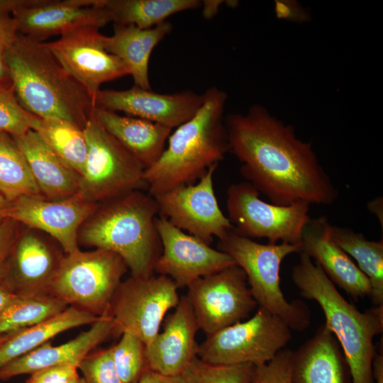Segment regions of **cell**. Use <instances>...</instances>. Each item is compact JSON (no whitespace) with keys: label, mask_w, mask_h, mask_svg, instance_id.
Masks as SVG:
<instances>
[{"label":"cell","mask_w":383,"mask_h":383,"mask_svg":"<svg viewBox=\"0 0 383 383\" xmlns=\"http://www.w3.org/2000/svg\"><path fill=\"white\" fill-rule=\"evenodd\" d=\"M158 214L157 202L148 192H128L99 204L81 226L78 243L116 253L132 277L150 276L162 252Z\"/></svg>","instance_id":"obj_4"},{"label":"cell","mask_w":383,"mask_h":383,"mask_svg":"<svg viewBox=\"0 0 383 383\" xmlns=\"http://www.w3.org/2000/svg\"><path fill=\"white\" fill-rule=\"evenodd\" d=\"M79 383H87V382L83 378H79Z\"/></svg>","instance_id":"obj_52"},{"label":"cell","mask_w":383,"mask_h":383,"mask_svg":"<svg viewBox=\"0 0 383 383\" xmlns=\"http://www.w3.org/2000/svg\"><path fill=\"white\" fill-rule=\"evenodd\" d=\"M292 270L294 284L305 298L316 301L325 315V326L336 338L348 363L352 383H374L373 340L383 331V305L365 312L348 302L322 269L300 252Z\"/></svg>","instance_id":"obj_5"},{"label":"cell","mask_w":383,"mask_h":383,"mask_svg":"<svg viewBox=\"0 0 383 383\" xmlns=\"http://www.w3.org/2000/svg\"><path fill=\"white\" fill-rule=\"evenodd\" d=\"M292 383H352L343 350L324 324L294 351Z\"/></svg>","instance_id":"obj_23"},{"label":"cell","mask_w":383,"mask_h":383,"mask_svg":"<svg viewBox=\"0 0 383 383\" xmlns=\"http://www.w3.org/2000/svg\"><path fill=\"white\" fill-rule=\"evenodd\" d=\"M303 10L295 3L291 1H278L276 3L277 16L289 20H306V14H301Z\"/></svg>","instance_id":"obj_42"},{"label":"cell","mask_w":383,"mask_h":383,"mask_svg":"<svg viewBox=\"0 0 383 383\" xmlns=\"http://www.w3.org/2000/svg\"><path fill=\"white\" fill-rule=\"evenodd\" d=\"M12 137L27 162L42 197L58 200L78 193L80 176L52 151L36 131L30 129Z\"/></svg>","instance_id":"obj_24"},{"label":"cell","mask_w":383,"mask_h":383,"mask_svg":"<svg viewBox=\"0 0 383 383\" xmlns=\"http://www.w3.org/2000/svg\"><path fill=\"white\" fill-rule=\"evenodd\" d=\"M111 350L121 382L134 383L147 367L145 344L134 333L125 331Z\"/></svg>","instance_id":"obj_34"},{"label":"cell","mask_w":383,"mask_h":383,"mask_svg":"<svg viewBox=\"0 0 383 383\" xmlns=\"http://www.w3.org/2000/svg\"><path fill=\"white\" fill-rule=\"evenodd\" d=\"M79 377L74 366H57L40 370L31 374L26 383H70Z\"/></svg>","instance_id":"obj_39"},{"label":"cell","mask_w":383,"mask_h":383,"mask_svg":"<svg viewBox=\"0 0 383 383\" xmlns=\"http://www.w3.org/2000/svg\"><path fill=\"white\" fill-rule=\"evenodd\" d=\"M93 117L145 170L159 159L172 132V128L162 125L131 116H121L99 106H96Z\"/></svg>","instance_id":"obj_25"},{"label":"cell","mask_w":383,"mask_h":383,"mask_svg":"<svg viewBox=\"0 0 383 383\" xmlns=\"http://www.w3.org/2000/svg\"><path fill=\"white\" fill-rule=\"evenodd\" d=\"M179 300L178 287L170 277L131 276L121 282L111 304L113 334L130 331L146 345L159 333L166 313Z\"/></svg>","instance_id":"obj_11"},{"label":"cell","mask_w":383,"mask_h":383,"mask_svg":"<svg viewBox=\"0 0 383 383\" xmlns=\"http://www.w3.org/2000/svg\"><path fill=\"white\" fill-rule=\"evenodd\" d=\"M331 234L335 243L356 261L358 268L369 279L373 304L383 305V240H370L350 228L333 225Z\"/></svg>","instance_id":"obj_29"},{"label":"cell","mask_w":383,"mask_h":383,"mask_svg":"<svg viewBox=\"0 0 383 383\" xmlns=\"http://www.w3.org/2000/svg\"><path fill=\"white\" fill-rule=\"evenodd\" d=\"M65 252L50 235L22 225L4 277L16 294L50 293Z\"/></svg>","instance_id":"obj_17"},{"label":"cell","mask_w":383,"mask_h":383,"mask_svg":"<svg viewBox=\"0 0 383 383\" xmlns=\"http://www.w3.org/2000/svg\"><path fill=\"white\" fill-rule=\"evenodd\" d=\"M106 38L99 29L84 27L68 31L56 40L44 43L94 100L101 84L129 74L125 63L106 50Z\"/></svg>","instance_id":"obj_14"},{"label":"cell","mask_w":383,"mask_h":383,"mask_svg":"<svg viewBox=\"0 0 383 383\" xmlns=\"http://www.w3.org/2000/svg\"><path fill=\"white\" fill-rule=\"evenodd\" d=\"M0 192L9 201L40 196L27 162L13 137L0 132Z\"/></svg>","instance_id":"obj_32"},{"label":"cell","mask_w":383,"mask_h":383,"mask_svg":"<svg viewBox=\"0 0 383 383\" xmlns=\"http://www.w3.org/2000/svg\"><path fill=\"white\" fill-rule=\"evenodd\" d=\"M43 0H0V14H11L17 10L37 5Z\"/></svg>","instance_id":"obj_43"},{"label":"cell","mask_w":383,"mask_h":383,"mask_svg":"<svg viewBox=\"0 0 383 383\" xmlns=\"http://www.w3.org/2000/svg\"><path fill=\"white\" fill-rule=\"evenodd\" d=\"M255 365H215L196 357L182 374L184 383H251Z\"/></svg>","instance_id":"obj_33"},{"label":"cell","mask_w":383,"mask_h":383,"mask_svg":"<svg viewBox=\"0 0 383 383\" xmlns=\"http://www.w3.org/2000/svg\"><path fill=\"white\" fill-rule=\"evenodd\" d=\"M204 94L191 90L160 94L137 86L118 91L100 90L95 96L96 106L127 114L170 128H177L191 119L204 102Z\"/></svg>","instance_id":"obj_18"},{"label":"cell","mask_w":383,"mask_h":383,"mask_svg":"<svg viewBox=\"0 0 383 383\" xmlns=\"http://www.w3.org/2000/svg\"><path fill=\"white\" fill-rule=\"evenodd\" d=\"M52 151L79 176L85 165L87 144L84 129L59 118H38L33 129Z\"/></svg>","instance_id":"obj_30"},{"label":"cell","mask_w":383,"mask_h":383,"mask_svg":"<svg viewBox=\"0 0 383 383\" xmlns=\"http://www.w3.org/2000/svg\"><path fill=\"white\" fill-rule=\"evenodd\" d=\"M22 225L6 218L0 223V278L4 277L6 265Z\"/></svg>","instance_id":"obj_38"},{"label":"cell","mask_w":383,"mask_h":383,"mask_svg":"<svg viewBox=\"0 0 383 383\" xmlns=\"http://www.w3.org/2000/svg\"><path fill=\"white\" fill-rule=\"evenodd\" d=\"M229 151L240 162L246 182L270 203L330 205L339 192L324 170L311 143L261 105L224 118Z\"/></svg>","instance_id":"obj_1"},{"label":"cell","mask_w":383,"mask_h":383,"mask_svg":"<svg viewBox=\"0 0 383 383\" xmlns=\"http://www.w3.org/2000/svg\"><path fill=\"white\" fill-rule=\"evenodd\" d=\"M16 294L6 279L4 277L0 278V316Z\"/></svg>","instance_id":"obj_44"},{"label":"cell","mask_w":383,"mask_h":383,"mask_svg":"<svg viewBox=\"0 0 383 383\" xmlns=\"http://www.w3.org/2000/svg\"><path fill=\"white\" fill-rule=\"evenodd\" d=\"M67 307L66 302L50 293L17 294L0 316V335L38 324Z\"/></svg>","instance_id":"obj_31"},{"label":"cell","mask_w":383,"mask_h":383,"mask_svg":"<svg viewBox=\"0 0 383 383\" xmlns=\"http://www.w3.org/2000/svg\"><path fill=\"white\" fill-rule=\"evenodd\" d=\"M98 205L79 194L58 200L23 195L9 201L6 218L46 233L57 242L65 254H72L80 250L77 235L81 226Z\"/></svg>","instance_id":"obj_16"},{"label":"cell","mask_w":383,"mask_h":383,"mask_svg":"<svg viewBox=\"0 0 383 383\" xmlns=\"http://www.w3.org/2000/svg\"><path fill=\"white\" fill-rule=\"evenodd\" d=\"M218 250L230 255L245 272L259 307L281 317L291 330L301 331L310 323V311L300 301H288L280 287V267L290 254L300 253L301 243L262 244L238 233L234 228L221 240Z\"/></svg>","instance_id":"obj_6"},{"label":"cell","mask_w":383,"mask_h":383,"mask_svg":"<svg viewBox=\"0 0 383 383\" xmlns=\"http://www.w3.org/2000/svg\"><path fill=\"white\" fill-rule=\"evenodd\" d=\"M18 34L16 19L11 14H0V51L5 52Z\"/></svg>","instance_id":"obj_40"},{"label":"cell","mask_w":383,"mask_h":383,"mask_svg":"<svg viewBox=\"0 0 383 383\" xmlns=\"http://www.w3.org/2000/svg\"><path fill=\"white\" fill-rule=\"evenodd\" d=\"M113 331L111 316H101L89 330L74 339L57 346L48 342L0 367V380L52 367L68 365L77 368L91 350L113 334Z\"/></svg>","instance_id":"obj_22"},{"label":"cell","mask_w":383,"mask_h":383,"mask_svg":"<svg viewBox=\"0 0 383 383\" xmlns=\"http://www.w3.org/2000/svg\"><path fill=\"white\" fill-rule=\"evenodd\" d=\"M199 329L186 296L165 322L164 331L145 345L147 367L163 375H181L197 357L196 334Z\"/></svg>","instance_id":"obj_21"},{"label":"cell","mask_w":383,"mask_h":383,"mask_svg":"<svg viewBox=\"0 0 383 383\" xmlns=\"http://www.w3.org/2000/svg\"><path fill=\"white\" fill-rule=\"evenodd\" d=\"M331 226L325 216L311 218L303 231L301 252L314 259L334 285L355 301L370 297L369 279L333 240Z\"/></svg>","instance_id":"obj_20"},{"label":"cell","mask_w":383,"mask_h":383,"mask_svg":"<svg viewBox=\"0 0 383 383\" xmlns=\"http://www.w3.org/2000/svg\"><path fill=\"white\" fill-rule=\"evenodd\" d=\"M187 289L186 296L206 335L242 321L257 306L246 275L237 265L201 277Z\"/></svg>","instance_id":"obj_12"},{"label":"cell","mask_w":383,"mask_h":383,"mask_svg":"<svg viewBox=\"0 0 383 383\" xmlns=\"http://www.w3.org/2000/svg\"><path fill=\"white\" fill-rule=\"evenodd\" d=\"M4 57L21 105L33 116L59 118L84 128L96 104L43 42L18 33Z\"/></svg>","instance_id":"obj_2"},{"label":"cell","mask_w":383,"mask_h":383,"mask_svg":"<svg viewBox=\"0 0 383 383\" xmlns=\"http://www.w3.org/2000/svg\"><path fill=\"white\" fill-rule=\"evenodd\" d=\"M9 334L0 335V345L7 338Z\"/></svg>","instance_id":"obj_50"},{"label":"cell","mask_w":383,"mask_h":383,"mask_svg":"<svg viewBox=\"0 0 383 383\" xmlns=\"http://www.w3.org/2000/svg\"><path fill=\"white\" fill-rule=\"evenodd\" d=\"M199 0H105L111 22L133 25L141 29L152 28L178 12L196 9Z\"/></svg>","instance_id":"obj_28"},{"label":"cell","mask_w":383,"mask_h":383,"mask_svg":"<svg viewBox=\"0 0 383 383\" xmlns=\"http://www.w3.org/2000/svg\"><path fill=\"white\" fill-rule=\"evenodd\" d=\"M218 164L210 167L196 184L176 187L156 196L159 214L179 229L210 245L233 228L221 211L213 189Z\"/></svg>","instance_id":"obj_13"},{"label":"cell","mask_w":383,"mask_h":383,"mask_svg":"<svg viewBox=\"0 0 383 383\" xmlns=\"http://www.w3.org/2000/svg\"><path fill=\"white\" fill-rule=\"evenodd\" d=\"M127 269L120 256L103 249L65 254L49 292L68 306L107 316Z\"/></svg>","instance_id":"obj_7"},{"label":"cell","mask_w":383,"mask_h":383,"mask_svg":"<svg viewBox=\"0 0 383 383\" xmlns=\"http://www.w3.org/2000/svg\"><path fill=\"white\" fill-rule=\"evenodd\" d=\"M204 96L197 113L176 128L167 148L145 170L147 192L152 196L199 180L229 151L223 118L227 94L212 87Z\"/></svg>","instance_id":"obj_3"},{"label":"cell","mask_w":383,"mask_h":383,"mask_svg":"<svg viewBox=\"0 0 383 383\" xmlns=\"http://www.w3.org/2000/svg\"><path fill=\"white\" fill-rule=\"evenodd\" d=\"M380 208H382V198H377L373 201H370L368 204V209L372 212L377 214L378 218L382 222V217L380 216L382 215V211H380Z\"/></svg>","instance_id":"obj_48"},{"label":"cell","mask_w":383,"mask_h":383,"mask_svg":"<svg viewBox=\"0 0 383 383\" xmlns=\"http://www.w3.org/2000/svg\"><path fill=\"white\" fill-rule=\"evenodd\" d=\"M260 194L248 182L228 187V218L235 231L252 240L267 239L271 244L301 243L304 229L311 219L310 204L297 202L280 206L262 200Z\"/></svg>","instance_id":"obj_10"},{"label":"cell","mask_w":383,"mask_h":383,"mask_svg":"<svg viewBox=\"0 0 383 383\" xmlns=\"http://www.w3.org/2000/svg\"><path fill=\"white\" fill-rule=\"evenodd\" d=\"M105 0H43L37 5L16 11L18 33L39 42L68 31L111 22Z\"/></svg>","instance_id":"obj_19"},{"label":"cell","mask_w":383,"mask_h":383,"mask_svg":"<svg viewBox=\"0 0 383 383\" xmlns=\"http://www.w3.org/2000/svg\"><path fill=\"white\" fill-rule=\"evenodd\" d=\"M113 34L106 36V50L121 60L129 70L134 85L152 90L148 64L154 48L172 28L168 21L141 29L133 25H113Z\"/></svg>","instance_id":"obj_26"},{"label":"cell","mask_w":383,"mask_h":383,"mask_svg":"<svg viewBox=\"0 0 383 383\" xmlns=\"http://www.w3.org/2000/svg\"><path fill=\"white\" fill-rule=\"evenodd\" d=\"M374 383H383V355L376 353L372 362Z\"/></svg>","instance_id":"obj_46"},{"label":"cell","mask_w":383,"mask_h":383,"mask_svg":"<svg viewBox=\"0 0 383 383\" xmlns=\"http://www.w3.org/2000/svg\"><path fill=\"white\" fill-rule=\"evenodd\" d=\"M9 201L0 192V223L6 218Z\"/></svg>","instance_id":"obj_49"},{"label":"cell","mask_w":383,"mask_h":383,"mask_svg":"<svg viewBox=\"0 0 383 383\" xmlns=\"http://www.w3.org/2000/svg\"><path fill=\"white\" fill-rule=\"evenodd\" d=\"M38 118L21 105L13 88L0 89V132L21 135L33 129Z\"/></svg>","instance_id":"obj_35"},{"label":"cell","mask_w":383,"mask_h":383,"mask_svg":"<svg viewBox=\"0 0 383 383\" xmlns=\"http://www.w3.org/2000/svg\"><path fill=\"white\" fill-rule=\"evenodd\" d=\"M155 226L162 252L154 271L170 277L178 288L236 265L228 254L187 234L161 215L156 218Z\"/></svg>","instance_id":"obj_15"},{"label":"cell","mask_w":383,"mask_h":383,"mask_svg":"<svg viewBox=\"0 0 383 383\" xmlns=\"http://www.w3.org/2000/svg\"><path fill=\"white\" fill-rule=\"evenodd\" d=\"M77 369L87 383H123L115 367L111 348L87 355Z\"/></svg>","instance_id":"obj_36"},{"label":"cell","mask_w":383,"mask_h":383,"mask_svg":"<svg viewBox=\"0 0 383 383\" xmlns=\"http://www.w3.org/2000/svg\"><path fill=\"white\" fill-rule=\"evenodd\" d=\"M223 1L216 0H206L201 1V6H203V16L206 19H211L218 12L220 5Z\"/></svg>","instance_id":"obj_47"},{"label":"cell","mask_w":383,"mask_h":383,"mask_svg":"<svg viewBox=\"0 0 383 383\" xmlns=\"http://www.w3.org/2000/svg\"><path fill=\"white\" fill-rule=\"evenodd\" d=\"M294 351L282 349L267 363L255 366L251 383H292Z\"/></svg>","instance_id":"obj_37"},{"label":"cell","mask_w":383,"mask_h":383,"mask_svg":"<svg viewBox=\"0 0 383 383\" xmlns=\"http://www.w3.org/2000/svg\"><path fill=\"white\" fill-rule=\"evenodd\" d=\"M4 52L0 51V89L13 88L9 68L5 60Z\"/></svg>","instance_id":"obj_45"},{"label":"cell","mask_w":383,"mask_h":383,"mask_svg":"<svg viewBox=\"0 0 383 383\" xmlns=\"http://www.w3.org/2000/svg\"><path fill=\"white\" fill-rule=\"evenodd\" d=\"M83 129L87 154L77 194L100 204L147 189L143 166L93 116Z\"/></svg>","instance_id":"obj_8"},{"label":"cell","mask_w":383,"mask_h":383,"mask_svg":"<svg viewBox=\"0 0 383 383\" xmlns=\"http://www.w3.org/2000/svg\"><path fill=\"white\" fill-rule=\"evenodd\" d=\"M79 377H76L72 381H71L70 383H79Z\"/></svg>","instance_id":"obj_51"},{"label":"cell","mask_w":383,"mask_h":383,"mask_svg":"<svg viewBox=\"0 0 383 383\" xmlns=\"http://www.w3.org/2000/svg\"><path fill=\"white\" fill-rule=\"evenodd\" d=\"M134 383H184L182 375L167 376L157 373L148 367Z\"/></svg>","instance_id":"obj_41"},{"label":"cell","mask_w":383,"mask_h":383,"mask_svg":"<svg viewBox=\"0 0 383 383\" xmlns=\"http://www.w3.org/2000/svg\"><path fill=\"white\" fill-rule=\"evenodd\" d=\"M99 317L70 306L59 314L33 326L9 333L0 345V367L75 327L92 324Z\"/></svg>","instance_id":"obj_27"},{"label":"cell","mask_w":383,"mask_h":383,"mask_svg":"<svg viewBox=\"0 0 383 383\" xmlns=\"http://www.w3.org/2000/svg\"><path fill=\"white\" fill-rule=\"evenodd\" d=\"M292 339L291 328L279 316L259 307L249 319L224 328L198 345L197 357L215 365L271 360Z\"/></svg>","instance_id":"obj_9"}]
</instances>
